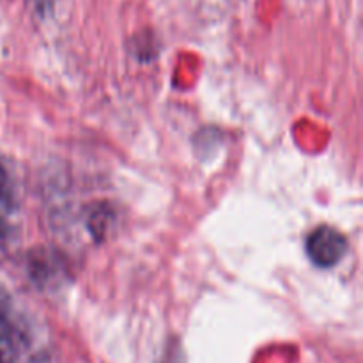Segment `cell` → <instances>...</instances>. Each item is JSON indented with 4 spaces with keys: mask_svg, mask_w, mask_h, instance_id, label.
I'll return each instance as SVG.
<instances>
[{
    "mask_svg": "<svg viewBox=\"0 0 363 363\" xmlns=\"http://www.w3.org/2000/svg\"><path fill=\"white\" fill-rule=\"evenodd\" d=\"M307 254L319 268H332L347 252V241L344 234L330 225H321L312 230L307 238Z\"/></svg>",
    "mask_w": 363,
    "mask_h": 363,
    "instance_id": "1",
    "label": "cell"
},
{
    "mask_svg": "<svg viewBox=\"0 0 363 363\" xmlns=\"http://www.w3.org/2000/svg\"><path fill=\"white\" fill-rule=\"evenodd\" d=\"M34 6H35V9L39 11V13H41V14H45L46 11H50V9H52V6H53V0H34Z\"/></svg>",
    "mask_w": 363,
    "mask_h": 363,
    "instance_id": "2",
    "label": "cell"
},
{
    "mask_svg": "<svg viewBox=\"0 0 363 363\" xmlns=\"http://www.w3.org/2000/svg\"><path fill=\"white\" fill-rule=\"evenodd\" d=\"M4 181H6V174H4V170H2V167H0V188H2V184H4Z\"/></svg>",
    "mask_w": 363,
    "mask_h": 363,
    "instance_id": "3",
    "label": "cell"
},
{
    "mask_svg": "<svg viewBox=\"0 0 363 363\" xmlns=\"http://www.w3.org/2000/svg\"><path fill=\"white\" fill-rule=\"evenodd\" d=\"M0 363H2V362H0Z\"/></svg>",
    "mask_w": 363,
    "mask_h": 363,
    "instance_id": "4",
    "label": "cell"
}]
</instances>
